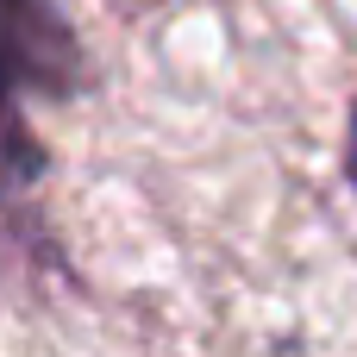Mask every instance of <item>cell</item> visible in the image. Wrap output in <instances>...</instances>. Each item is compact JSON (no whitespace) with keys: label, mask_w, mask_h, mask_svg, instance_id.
Segmentation results:
<instances>
[{"label":"cell","mask_w":357,"mask_h":357,"mask_svg":"<svg viewBox=\"0 0 357 357\" xmlns=\"http://www.w3.org/2000/svg\"><path fill=\"white\" fill-rule=\"evenodd\" d=\"M82 88V44L50 0H0V195H25L44 176V144L25 119L31 100H69Z\"/></svg>","instance_id":"6da1fadb"},{"label":"cell","mask_w":357,"mask_h":357,"mask_svg":"<svg viewBox=\"0 0 357 357\" xmlns=\"http://www.w3.org/2000/svg\"><path fill=\"white\" fill-rule=\"evenodd\" d=\"M345 176L357 188V100H351V126H345Z\"/></svg>","instance_id":"7a4b0ae2"}]
</instances>
